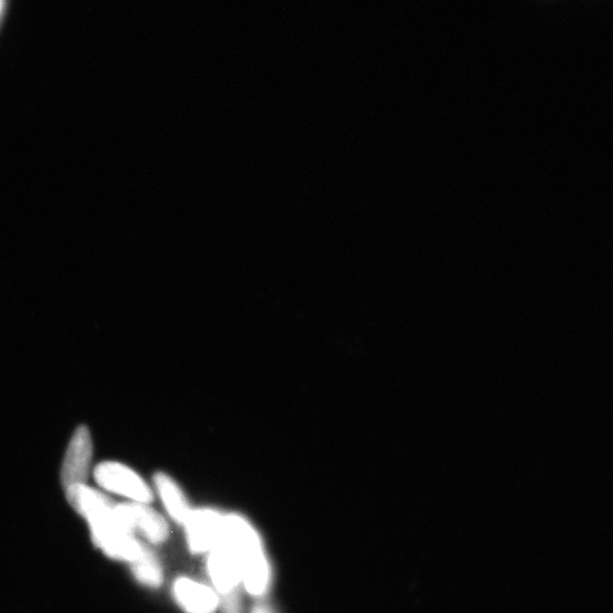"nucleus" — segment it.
Wrapping results in <instances>:
<instances>
[{
    "mask_svg": "<svg viewBox=\"0 0 613 613\" xmlns=\"http://www.w3.org/2000/svg\"><path fill=\"white\" fill-rule=\"evenodd\" d=\"M221 540L238 553L242 589L255 599H264L272 589L273 569L262 536L255 526L242 515H225Z\"/></svg>",
    "mask_w": 613,
    "mask_h": 613,
    "instance_id": "obj_1",
    "label": "nucleus"
},
{
    "mask_svg": "<svg viewBox=\"0 0 613 613\" xmlns=\"http://www.w3.org/2000/svg\"><path fill=\"white\" fill-rule=\"evenodd\" d=\"M95 481L109 493L120 495L134 503H149L154 500V493L137 472L116 461H105L94 470Z\"/></svg>",
    "mask_w": 613,
    "mask_h": 613,
    "instance_id": "obj_2",
    "label": "nucleus"
},
{
    "mask_svg": "<svg viewBox=\"0 0 613 613\" xmlns=\"http://www.w3.org/2000/svg\"><path fill=\"white\" fill-rule=\"evenodd\" d=\"M120 524L131 534L140 533L151 544H162L169 539L170 528L163 516L144 503H121L115 506Z\"/></svg>",
    "mask_w": 613,
    "mask_h": 613,
    "instance_id": "obj_3",
    "label": "nucleus"
},
{
    "mask_svg": "<svg viewBox=\"0 0 613 613\" xmlns=\"http://www.w3.org/2000/svg\"><path fill=\"white\" fill-rule=\"evenodd\" d=\"M224 514L212 508L192 509L182 526L186 529L189 551L195 556L207 554L220 542Z\"/></svg>",
    "mask_w": 613,
    "mask_h": 613,
    "instance_id": "obj_4",
    "label": "nucleus"
},
{
    "mask_svg": "<svg viewBox=\"0 0 613 613\" xmlns=\"http://www.w3.org/2000/svg\"><path fill=\"white\" fill-rule=\"evenodd\" d=\"M206 571L218 595L241 589L242 569L238 553L223 540L207 553Z\"/></svg>",
    "mask_w": 613,
    "mask_h": 613,
    "instance_id": "obj_5",
    "label": "nucleus"
},
{
    "mask_svg": "<svg viewBox=\"0 0 613 613\" xmlns=\"http://www.w3.org/2000/svg\"><path fill=\"white\" fill-rule=\"evenodd\" d=\"M94 456L89 428L81 425L75 430L67 447L61 467V481L64 489L86 484Z\"/></svg>",
    "mask_w": 613,
    "mask_h": 613,
    "instance_id": "obj_6",
    "label": "nucleus"
},
{
    "mask_svg": "<svg viewBox=\"0 0 613 613\" xmlns=\"http://www.w3.org/2000/svg\"><path fill=\"white\" fill-rule=\"evenodd\" d=\"M172 595L184 613H215L220 607V595L212 586L187 576L175 579Z\"/></svg>",
    "mask_w": 613,
    "mask_h": 613,
    "instance_id": "obj_7",
    "label": "nucleus"
},
{
    "mask_svg": "<svg viewBox=\"0 0 613 613\" xmlns=\"http://www.w3.org/2000/svg\"><path fill=\"white\" fill-rule=\"evenodd\" d=\"M154 482L167 514L176 524L186 523L192 508L179 484L170 475L164 473L156 474Z\"/></svg>",
    "mask_w": 613,
    "mask_h": 613,
    "instance_id": "obj_8",
    "label": "nucleus"
},
{
    "mask_svg": "<svg viewBox=\"0 0 613 613\" xmlns=\"http://www.w3.org/2000/svg\"><path fill=\"white\" fill-rule=\"evenodd\" d=\"M134 578L150 589H158L164 582V570L156 554L144 545L138 558L130 562Z\"/></svg>",
    "mask_w": 613,
    "mask_h": 613,
    "instance_id": "obj_9",
    "label": "nucleus"
},
{
    "mask_svg": "<svg viewBox=\"0 0 613 613\" xmlns=\"http://www.w3.org/2000/svg\"><path fill=\"white\" fill-rule=\"evenodd\" d=\"M223 613H243V599L241 589L220 595V607Z\"/></svg>",
    "mask_w": 613,
    "mask_h": 613,
    "instance_id": "obj_10",
    "label": "nucleus"
},
{
    "mask_svg": "<svg viewBox=\"0 0 613 613\" xmlns=\"http://www.w3.org/2000/svg\"><path fill=\"white\" fill-rule=\"evenodd\" d=\"M250 613H275V611L266 603H257L253 609H251Z\"/></svg>",
    "mask_w": 613,
    "mask_h": 613,
    "instance_id": "obj_11",
    "label": "nucleus"
},
{
    "mask_svg": "<svg viewBox=\"0 0 613 613\" xmlns=\"http://www.w3.org/2000/svg\"><path fill=\"white\" fill-rule=\"evenodd\" d=\"M4 11V0H0V18H2Z\"/></svg>",
    "mask_w": 613,
    "mask_h": 613,
    "instance_id": "obj_12",
    "label": "nucleus"
}]
</instances>
